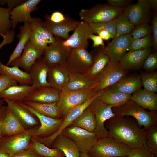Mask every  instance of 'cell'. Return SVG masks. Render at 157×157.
<instances>
[{"label": "cell", "mask_w": 157, "mask_h": 157, "mask_svg": "<svg viewBox=\"0 0 157 157\" xmlns=\"http://www.w3.org/2000/svg\"><path fill=\"white\" fill-rule=\"evenodd\" d=\"M30 147L37 154L43 157H65L60 150L49 147L32 136Z\"/></svg>", "instance_id": "cell-37"}, {"label": "cell", "mask_w": 157, "mask_h": 157, "mask_svg": "<svg viewBox=\"0 0 157 157\" xmlns=\"http://www.w3.org/2000/svg\"><path fill=\"white\" fill-rule=\"evenodd\" d=\"M49 68L42 59L36 62L29 72L32 85L36 88L50 87L47 79Z\"/></svg>", "instance_id": "cell-26"}, {"label": "cell", "mask_w": 157, "mask_h": 157, "mask_svg": "<svg viewBox=\"0 0 157 157\" xmlns=\"http://www.w3.org/2000/svg\"><path fill=\"white\" fill-rule=\"evenodd\" d=\"M32 28L30 22L24 23L23 26L19 27V32L17 35L18 42L14 50L10 55L6 65L10 66V64L17 59L22 54L24 48L29 41Z\"/></svg>", "instance_id": "cell-28"}, {"label": "cell", "mask_w": 157, "mask_h": 157, "mask_svg": "<svg viewBox=\"0 0 157 157\" xmlns=\"http://www.w3.org/2000/svg\"><path fill=\"white\" fill-rule=\"evenodd\" d=\"M142 85L145 89L155 92H157V74L152 72L144 74L141 77Z\"/></svg>", "instance_id": "cell-41"}, {"label": "cell", "mask_w": 157, "mask_h": 157, "mask_svg": "<svg viewBox=\"0 0 157 157\" xmlns=\"http://www.w3.org/2000/svg\"><path fill=\"white\" fill-rule=\"evenodd\" d=\"M40 0H26L11 10L10 18L12 29H14L20 22H30L32 17L31 13L36 10Z\"/></svg>", "instance_id": "cell-17"}, {"label": "cell", "mask_w": 157, "mask_h": 157, "mask_svg": "<svg viewBox=\"0 0 157 157\" xmlns=\"http://www.w3.org/2000/svg\"><path fill=\"white\" fill-rule=\"evenodd\" d=\"M127 71L122 69L119 62H110L106 65L95 78V89L100 92L115 84L127 74Z\"/></svg>", "instance_id": "cell-9"}, {"label": "cell", "mask_w": 157, "mask_h": 157, "mask_svg": "<svg viewBox=\"0 0 157 157\" xmlns=\"http://www.w3.org/2000/svg\"><path fill=\"white\" fill-rule=\"evenodd\" d=\"M3 99L27 131L35 129L40 126L38 118L29 110L17 102Z\"/></svg>", "instance_id": "cell-15"}, {"label": "cell", "mask_w": 157, "mask_h": 157, "mask_svg": "<svg viewBox=\"0 0 157 157\" xmlns=\"http://www.w3.org/2000/svg\"><path fill=\"white\" fill-rule=\"evenodd\" d=\"M89 38L91 39L93 42L92 47H98L99 46H101L104 47V44L103 39L99 36L93 34L90 35Z\"/></svg>", "instance_id": "cell-56"}, {"label": "cell", "mask_w": 157, "mask_h": 157, "mask_svg": "<svg viewBox=\"0 0 157 157\" xmlns=\"http://www.w3.org/2000/svg\"><path fill=\"white\" fill-rule=\"evenodd\" d=\"M117 19L110 21L92 24H90V25L93 33H96L97 31L99 30H104L110 32L112 35L113 38L116 35Z\"/></svg>", "instance_id": "cell-44"}, {"label": "cell", "mask_w": 157, "mask_h": 157, "mask_svg": "<svg viewBox=\"0 0 157 157\" xmlns=\"http://www.w3.org/2000/svg\"><path fill=\"white\" fill-rule=\"evenodd\" d=\"M153 45L152 36L149 35L140 38L133 40L129 47V51H134L150 48Z\"/></svg>", "instance_id": "cell-42"}, {"label": "cell", "mask_w": 157, "mask_h": 157, "mask_svg": "<svg viewBox=\"0 0 157 157\" xmlns=\"http://www.w3.org/2000/svg\"><path fill=\"white\" fill-rule=\"evenodd\" d=\"M34 114L38 119L40 126L37 128L26 132L35 138H43L55 133L60 126L63 118L54 119L42 115L22 101L17 102Z\"/></svg>", "instance_id": "cell-10"}, {"label": "cell", "mask_w": 157, "mask_h": 157, "mask_svg": "<svg viewBox=\"0 0 157 157\" xmlns=\"http://www.w3.org/2000/svg\"><path fill=\"white\" fill-rule=\"evenodd\" d=\"M150 9H156L157 8V0H147Z\"/></svg>", "instance_id": "cell-59"}, {"label": "cell", "mask_w": 157, "mask_h": 157, "mask_svg": "<svg viewBox=\"0 0 157 157\" xmlns=\"http://www.w3.org/2000/svg\"><path fill=\"white\" fill-rule=\"evenodd\" d=\"M60 93V91L51 87H39L37 88L23 101L45 103L55 102L59 99Z\"/></svg>", "instance_id": "cell-23"}, {"label": "cell", "mask_w": 157, "mask_h": 157, "mask_svg": "<svg viewBox=\"0 0 157 157\" xmlns=\"http://www.w3.org/2000/svg\"><path fill=\"white\" fill-rule=\"evenodd\" d=\"M29 41L33 46L40 50L44 51L48 46L46 40L33 28Z\"/></svg>", "instance_id": "cell-47"}, {"label": "cell", "mask_w": 157, "mask_h": 157, "mask_svg": "<svg viewBox=\"0 0 157 157\" xmlns=\"http://www.w3.org/2000/svg\"><path fill=\"white\" fill-rule=\"evenodd\" d=\"M80 157H89L87 153H80Z\"/></svg>", "instance_id": "cell-62"}, {"label": "cell", "mask_w": 157, "mask_h": 157, "mask_svg": "<svg viewBox=\"0 0 157 157\" xmlns=\"http://www.w3.org/2000/svg\"><path fill=\"white\" fill-rule=\"evenodd\" d=\"M128 157H157L153 151L147 145L131 149Z\"/></svg>", "instance_id": "cell-46"}, {"label": "cell", "mask_w": 157, "mask_h": 157, "mask_svg": "<svg viewBox=\"0 0 157 157\" xmlns=\"http://www.w3.org/2000/svg\"><path fill=\"white\" fill-rule=\"evenodd\" d=\"M51 147L60 150L65 157H80V153L74 142L68 136L62 134L55 138Z\"/></svg>", "instance_id": "cell-29"}, {"label": "cell", "mask_w": 157, "mask_h": 157, "mask_svg": "<svg viewBox=\"0 0 157 157\" xmlns=\"http://www.w3.org/2000/svg\"><path fill=\"white\" fill-rule=\"evenodd\" d=\"M112 110L116 115L133 117L145 130L157 124L156 111H147L130 99L121 106L113 107Z\"/></svg>", "instance_id": "cell-2"}, {"label": "cell", "mask_w": 157, "mask_h": 157, "mask_svg": "<svg viewBox=\"0 0 157 157\" xmlns=\"http://www.w3.org/2000/svg\"><path fill=\"white\" fill-rule=\"evenodd\" d=\"M93 32L90 24L83 21L79 22L73 34L65 40L64 45L71 49H86L88 45V39Z\"/></svg>", "instance_id": "cell-16"}, {"label": "cell", "mask_w": 157, "mask_h": 157, "mask_svg": "<svg viewBox=\"0 0 157 157\" xmlns=\"http://www.w3.org/2000/svg\"><path fill=\"white\" fill-rule=\"evenodd\" d=\"M95 80L90 78L85 73L69 72V80L66 86L60 91L81 90L95 87Z\"/></svg>", "instance_id": "cell-25"}, {"label": "cell", "mask_w": 157, "mask_h": 157, "mask_svg": "<svg viewBox=\"0 0 157 157\" xmlns=\"http://www.w3.org/2000/svg\"><path fill=\"white\" fill-rule=\"evenodd\" d=\"M135 26L129 19L124 11L117 19L116 36L130 34Z\"/></svg>", "instance_id": "cell-39"}, {"label": "cell", "mask_w": 157, "mask_h": 157, "mask_svg": "<svg viewBox=\"0 0 157 157\" xmlns=\"http://www.w3.org/2000/svg\"><path fill=\"white\" fill-rule=\"evenodd\" d=\"M151 31L153 34V45L154 50L157 48V15L156 13L153 15L151 22Z\"/></svg>", "instance_id": "cell-50"}, {"label": "cell", "mask_w": 157, "mask_h": 157, "mask_svg": "<svg viewBox=\"0 0 157 157\" xmlns=\"http://www.w3.org/2000/svg\"><path fill=\"white\" fill-rule=\"evenodd\" d=\"M98 94L69 111L63 118L62 123L58 130L52 135L44 138L36 139L47 146L51 147L55 138L61 134L63 131L70 126L73 122L87 108L99 94Z\"/></svg>", "instance_id": "cell-12"}, {"label": "cell", "mask_w": 157, "mask_h": 157, "mask_svg": "<svg viewBox=\"0 0 157 157\" xmlns=\"http://www.w3.org/2000/svg\"></svg>", "instance_id": "cell-64"}, {"label": "cell", "mask_w": 157, "mask_h": 157, "mask_svg": "<svg viewBox=\"0 0 157 157\" xmlns=\"http://www.w3.org/2000/svg\"><path fill=\"white\" fill-rule=\"evenodd\" d=\"M30 22L33 28L46 40L48 44H51L55 41V36L46 27L44 22L40 18H32Z\"/></svg>", "instance_id": "cell-38"}, {"label": "cell", "mask_w": 157, "mask_h": 157, "mask_svg": "<svg viewBox=\"0 0 157 157\" xmlns=\"http://www.w3.org/2000/svg\"><path fill=\"white\" fill-rule=\"evenodd\" d=\"M26 0H0V5L7 4L8 8L12 10Z\"/></svg>", "instance_id": "cell-54"}, {"label": "cell", "mask_w": 157, "mask_h": 157, "mask_svg": "<svg viewBox=\"0 0 157 157\" xmlns=\"http://www.w3.org/2000/svg\"><path fill=\"white\" fill-rule=\"evenodd\" d=\"M61 134L71 138L78 147L80 153L87 154L98 139L94 133L75 126H69L64 130Z\"/></svg>", "instance_id": "cell-11"}, {"label": "cell", "mask_w": 157, "mask_h": 157, "mask_svg": "<svg viewBox=\"0 0 157 157\" xmlns=\"http://www.w3.org/2000/svg\"><path fill=\"white\" fill-rule=\"evenodd\" d=\"M152 33L151 27L148 23H142L135 26L130 33L133 40L145 37Z\"/></svg>", "instance_id": "cell-45"}, {"label": "cell", "mask_w": 157, "mask_h": 157, "mask_svg": "<svg viewBox=\"0 0 157 157\" xmlns=\"http://www.w3.org/2000/svg\"><path fill=\"white\" fill-rule=\"evenodd\" d=\"M145 131L146 145L157 155V124Z\"/></svg>", "instance_id": "cell-43"}, {"label": "cell", "mask_w": 157, "mask_h": 157, "mask_svg": "<svg viewBox=\"0 0 157 157\" xmlns=\"http://www.w3.org/2000/svg\"><path fill=\"white\" fill-rule=\"evenodd\" d=\"M130 99L145 109L152 111L157 110V95L155 92L140 89L131 95Z\"/></svg>", "instance_id": "cell-27"}, {"label": "cell", "mask_w": 157, "mask_h": 157, "mask_svg": "<svg viewBox=\"0 0 157 157\" xmlns=\"http://www.w3.org/2000/svg\"><path fill=\"white\" fill-rule=\"evenodd\" d=\"M55 41L50 44L44 51L42 60L50 67L55 66L64 67L66 60L72 49L64 45L63 41L55 36Z\"/></svg>", "instance_id": "cell-8"}, {"label": "cell", "mask_w": 157, "mask_h": 157, "mask_svg": "<svg viewBox=\"0 0 157 157\" xmlns=\"http://www.w3.org/2000/svg\"><path fill=\"white\" fill-rule=\"evenodd\" d=\"M36 88L32 85L12 86L0 92V98L15 102L22 101Z\"/></svg>", "instance_id": "cell-30"}, {"label": "cell", "mask_w": 157, "mask_h": 157, "mask_svg": "<svg viewBox=\"0 0 157 157\" xmlns=\"http://www.w3.org/2000/svg\"><path fill=\"white\" fill-rule=\"evenodd\" d=\"M44 23L47 29L55 36L67 39L69 37V32L74 31L79 22L66 18L63 21L55 23L51 21L47 16Z\"/></svg>", "instance_id": "cell-22"}, {"label": "cell", "mask_w": 157, "mask_h": 157, "mask_svg": "<svg viewBox=\"0 0 157 157\" xmlns=\"http://www.w3.org/2000/svg\"><path fill=\"white\" fill-rule=\"evenodd\" d=\"M11 10L0 7V35H5L12 29L10 18Z\"/></svg>", "instance_id": "cell-40"}, {"label": "cell", "mask_w": 157, "mask_h": 157, "mask_svg": "<svg viewBox=\"0 0 157 157\" xmlns=\"http://www.w3.org/2000/svg\"><path fill=\"white\" fill-rule=\"evenodd\" d=\"M8 154L0 150V157H11Z\"/></svg>", "instance_id": "cell-60"}, {"label": "cell", "mask_w": 157, "mask_h": 157, "mask_svg": "<svg viewBox=\"0 0 157 157\" xmlns=\"http://www.w3.org/2000/svg\"><path fill=\"white\" fill-rule=\"evenodd\" d=\"M15 80L4 74L0 75V93L8 88L17 85Z\"/></svg>", "instance_id": "cell-49"}, {"label": "cell", "mask_w": 157, "mask_h": 157, "mask_svg": "<svg viewBox=\"0 0 157 157\" xmlns=\"http://www.w3.org/2000/svg\"><path fill=\"white\" fill-rule=\"evenodd\" d=\"M128 147L109 136L98 139L87 153L89 157H117L127 156Z\"/></svg>", "instance_id": "cell-4"}, {"label": "cell", "mask_w": 157, "mask_h": 157, "mask_svg": "<svg viewBox=\"0 0 157 157\" xmlns=\"http://www.w3.org/2000/svg\"><path fill=\"white\" fill-rule=\"evenodd\" d=\"M97 97L88 107L93 113L96 121V127L94 133L98 139L108 136V132L104 126L105 122L115 116L113 111V106L108 105Z\"/></svg>", "instance_id": "cell-6"}, {"label": "cell", "mask_w": 157, "mask_h": 157, "mask_svg": "<svg viewBox=\"0 0 157 157\" xmlns=\"http://www.w3.org/2000/svg\"><path fill=\"white\" fill-rule=\"evenodd\" d=\"M70 126L78 127L94 133L96 127L94 115L88 107L73 122Z\"/></svg>", "instance_id": "cell-35"}, {"label": "cell", "mask_w": 157, "mask_h": 157, "mask_svg": "<svg viewBox=\"0 0 157 157\" xmlns=\"http://www.w3.org/2000/svg\"><path fill=\"white\" fill-rule=\"evenodd\" d=\"M128 157V156H121V157Z\"/></svg>", "instance_id": "cell-63"}, {"label": "cell", "mask_w": 157, "mask_h": 157, "mask_svg": "<svg viewBox=\"0 0 157 157\" xmlns=\"http://www.w3.org/2000/svg\"><path fill=\"white\" fill-rule=\"evenodd\" d=\"M26 131L9 106L7 105L5 116L1 126V139L25 133Z\"/></svg>", "instance_id": "cell-21"}, {"label": "cell", "mask_w": 157, "mask_h": 157, "mask_svg": "<svg viewBox=\"0 0 157 157\" xmlns=\"http://www.w3.org/2000/svg\"><path fill=\"white\" fill-rule=\"evenodd\" d=\"M4 74L16 81L21 85H31L32 83L28 73L15 66L11 67L3 64L0 61V75Z\"/></svg>", "instance_id": "cell-33"}, {"label": "cell", "mask_w": 157, "mask_h": 157, "mask_svg": "<svg viewBox=\"0 0 157 157\" xmlns=\"http://www.w3.org/2000/svg\"><path fill=\"white\" fill-rule=\"evenodd\" d=\"M109 5L114 7L124 8L129 6L132 2L131 0H107Z\"/></svg>", "instance_id": "cell-53"}, {"label": "cell", "mask_w": 157, "mask_h": 157, "mask_svg": "<svg viewBox=\"0 0 157 157\" xmlns=\"http://www.w3.org/2000/svg\"><path fill=\"white\" fill-rule=\"evenodd\" d=\"M99 92L96 91L95 87L76 91H60L56 105L62 117L72 108Z\"/></svg>", "instance_id": "cell-5"}, {"label": "cell", "mask_w": 157, "mask_h": 157, "mask_svg": "<svg viewBox=\"0 0 157 157\" xmlns=\"http://www.w3.org/2000/svg\"><path fill=\"white\" fill-rule=\"evenodd\" d=\"M110 61L105 53L104 48L94 56L93 64L87 72L86 75L90 79L95 80L97 75L102 71Z\"/></svg>", "instance_id": "cell-36"}, {"label": "cell", "mask_w": 157, "mask_h": 157, "mask_svg": "<svg viewBox=\"0 0 157 157\" xmlns=\"http://www.w3.org/2000/svg\"><path fill=\"white\" fill-rule=\"evenodd\" d=\"M47 16L51 21L55 23L62 22L66 19L63 13L58 11L53 12L50 17Z\"/></svg>", "instance_id": "cell-55"}, {"label": "cell", "mask_w": 157, "mask_h": 157, "mask_svg": "<svg viewBox=\"0 0 157 157\" xmlns=\"http://www.w3.org/2000/svg\"><path fill=\"white\" fill-rule=\"evenodd\" d=\"M44 51L39 49L33 46L29 41L26 44L19 57L14 61L10 66L21 68L29 72L36 60L43 54Z\"/></svg>", "instance_id": "cell-19"}, {"label": "cell", "mask_w": 157, "mask_h": 157, "mask_svg": "<svg viewBox=\"0 0 157 157\" xmlns=\"http://www.w3.org/2000/svg\"><path fill=\"white\" fill-rule=\"evenodd\" d=\"M124 12L131 22L135 26L150 20L151 13L147 0H138L135 4L125 7Z\"/></svg>", "instance_id": "cell-18"}, {"label": "cell", "mask_w": 157, "mask_h": 157, "mask_svg": "<svg viewBox=\"0 0 157 157\" xmlns=\"http://www.w3.org/2000/svg\"><path fill=\"white\" fill-rule=\"evenodd\" d=\"M96 33H97L103 40H107L110 38H113L111 34L108 31L104 30H99Z\"/></svg>", "instance_id": "cell-57"}, {"label": "cell", "mask_w": 157, "mask_h": 157, "mask_svg": "<svg viewBox=\"0 0 157 157\" xmlns=\"http://www.w3.org/2000/svg\"><path fill=\"white\" fill-rule=\"evenodd\" d=\"M150 48L126 53L119 62L120 67L127 71L137 68L143 66L147 56L151 53Z\"/></svg>", "instance_id": "cell-20"}, {"label": "cell", "mask_w": 157, "mask_h": 157, "mask_svg": "<svg viewBox=\"0 0 157 157\" xmlns=\"http://www.w3.org/2000/svg\"><path fill=\"white\" fill-rule=\"evenodd\" d=\"M94 56L86 49H72L64 65L69 72L85 73L92 66Z\"/></svg>", "instance_id": "cell-7"}, {"label": "cell", "mask_w": 157, "mask_h": 157, "mask_svg": "<svg viewBox=\"0 0 157 157\" xmlns=\"http://www.w3.org/2000/svg\"><path fill=\"white\" fill-rule=\"evenodd\" d=\"M131 96L109 87L100 92L97 98L108 105L116 107L126 103L130 100Z\"/></svg>", "instance_id": "cell-31"}, {"label": "cell", "mask_w": 157, "mask_h": 157, "mask_svg": "<svg viewBox=\"0 0 157 157\" xmlns=\"http://www.w3.org/2000/svg\"><path fill=\"white\" fill-rule=\"evenodd\" d=\"M133 40L130 33L115 37L104 48V52L108 57L110 62L113 63H118L129 49Z\"/></svg>", "instance_id": "cell-14"}, {"label": "cell", "mask_w": 157, "mask_h": 157, "mask_svg": "<svg viewBox=\"0 0 157 157\" xmlns=\"http://www.w3.org/2000/svg\"><path fill=\"white\" fill-rule=\"evenodd\" d=\"M125 8L108 4L98 5L90 9L81 10L79 15L81 19L90 24L115 20L123 13Z\"/></svg>", "instance_id": "cell-3"}, {"label": "cell", "mask_w": 157, "mask_h": 157, "mask_svg": "<svg viewBox=\"0 0 157 157\" xmlns=\"http://www.w3.org/2000/svg\"><path fill=\"white\" fill-rule=\"evenodd\" d=\"M20 101L44 116L54 119H61L62 117L56 102L45 103L25 101Z\"/></svg>", "instance_id": "cell-34"}, {"label": "cell", "mask_w": 157, "mask_h": 157, "mask_svg": "<svg viewBox=\"0 0 157 157\" xmlns=\"http://www.w3.org/2000/svg\"><path fill=\"white\" fill-rule=\"evenodd\" d=\"M32 136L26 132L0 139V150L11 156L29 148Z\"/></svg>", "instance_id": "cell-13"}, {"label": "cell", "mask_w": 157, "mask_h": 157, "mask_svg": "<svg viewBox=\"0 0 157 157\" xmlns=\"http://www.w3.org/2000/svg\"><path fill=\"white\" fill-rule=\"evenodd\" d=\"M47 79L51 87L60 91L68 83L69 72L64 67H50L47 73Z\"/></svg>", "instance_id": "cell-24"}, {"label": "cell", "mask_w": 157, "mask_h": 157, "mask_svg": "<svg viewBox=\"0 0 157 157\" xmlns=\"http://www.w3.org/2000/svg\"><path fill=\"white\" fill-rule=\"evenodd\" d=\"M142 85L140 76H125L110 87L118 91L131 94L141 89Z\"/></svg>", "instance_id": "cell-32"}, {"label": "cell", "mask_w": 157, "mask_h": 157, "mask_svg": "<svg viewBox=\"0 0 157 157\" xmlns=\"http://www.w3.org/2000/svg\"><path fill=\"white\" fill-rule=\"evenodd\" d=\"M6 106H4L0 111V139L1 136V130L2 124L5 116Z\"/></svg>", "instance_id": "cell-58"}, {"label": "cell", "mask_w": 157, "mask_h": 157, "mask_svg": "<svg viewBox=\"0 0 157 157\" xmlns=\"http://www.w3.org/2000/svg\"><path fill=\"white\" fill-rule=\"evenodd\" d=\"M105 123L108 136L130 149L146 145L145 130L133 118L115 115Z\"/></svg>", "instance_id": "cell-1"}, {"label": "cell", "mask_w": 157, "mask_h": 157, "mask_svg": "<svg viewBox=\"0 0 157 157\" xmlns=\"http://www.w3.org/2000/svg\"><path fill=\"white\" fill-rule=\"evenodd\" d=\"M4 101L3 100L0 98V111L4 106Z\"/></svg>", "instance_id": "cell-61"}, {"label": "cell", "mask_w": 157, "mask_h": 157, "mask_svg": "<svg viewBox=\"0 0 157 157\" xmlns=\"http://www.w3.org/2000/svg\"><path fill=\"white\" fill-rule=\"evenodd\" d=\"M11 157H43L37 154L31 147L16 154Z\"/></svg>", "instance_id": "cell-52"}, {"label": "cell", "mask_w": 157, "mask_h": 157, "mask_svg": "<svg viewBox=\"0 0 157 157\" xmlns=\"http://www.w3.org/2000/svg\"><path fill=\"white\" fill-rule=\"evenodd\" d=\"M15 32L14 29H12L8 31L4 35H0L3 38L2 42L0 44V49L4 46L12 42L15 37Z\"/></svg>", "instance_id": "cell-51"}, {"label": "cell", "mask_w": 157, "mask_h": 157, "mask_svg": "<svg viewBox=\"0 0 157 157\" xmlns=\"http://www.w3.org/2000/svg\"><path fill=\"white\" fill-rule=\"evenodd\" d=\"M143 68L148 71H152L157 67V54L156 53H150L145 59Z\"/></svg>", "instance_id": "cell-48"}]
</instances>
